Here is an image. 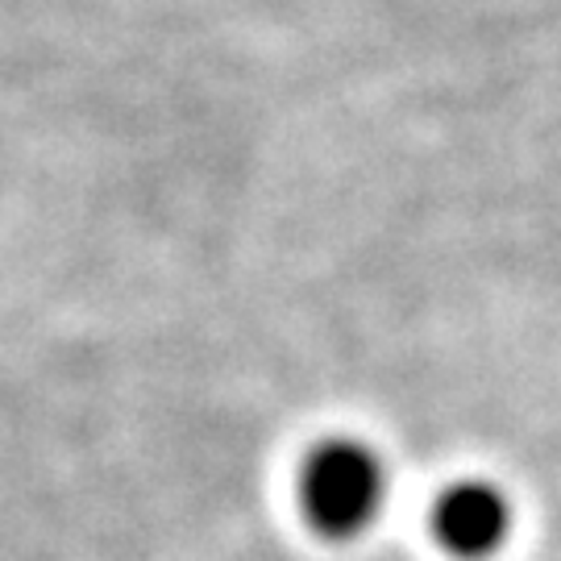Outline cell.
I'll use <instances>...</instances> for the list:
<instances>
[{"label":"cell","instance_id":"obj_1","mask_svg":"<svg viewBox=\"0 0 561 561\" xmlns=\"http://www.w3.org/2000/svg\"><path fill=\"white\" fill-rule=\"evenodd\" d=\"M387 466L370 445L333 437L304 458L300 507L321 537L345 541L366 533L387 507Z\"/></svg>","mask_w":561,"mask_h":561},{"label":"cell","instance_id":"obj_2","mask_svg":"<svg viewBox=\"0 0 561 561\" xmlns=\"http://www.w3.org/2000/svg\"><path fill=\"white\" fill-rule=\"evenodd\" d=\"M512 500L486 479L454 482L433 503V537L458 561L495 558L512 537Z\"/></svg>","mask_w":561,"mask_h":561}]
</instances>
